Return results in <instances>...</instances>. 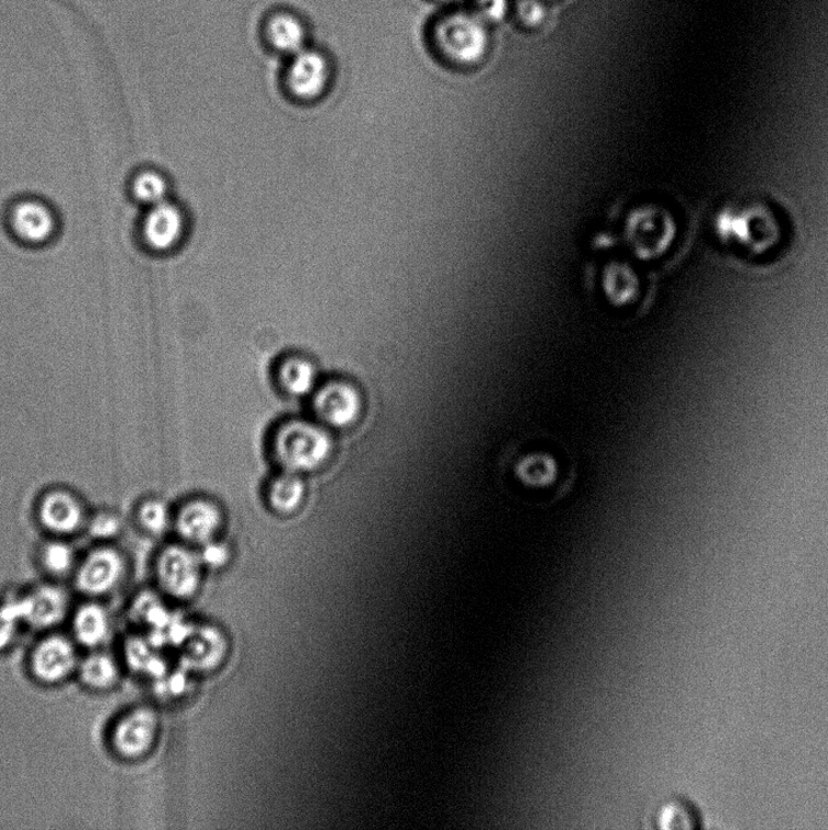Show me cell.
<instances>
[{
	"label": "cell",
	"mask_w": 828,
	"mask_h": 830,
	"mask_svg": "<svg viewBox=\"0 0 828 830\" xmlns=\"http://www.w3.org/2000/svg\"><path fill=\"white\" fill-rule=\"evenodd\" d=\"M506 488L518 499L547 503L566 497L576 482V469L554 443L520 441L508 447L500 461Z\"/></svg>",
	"instance_id": "1"
},
{
	"label": "cell",
	"mask_w": 828,
	"mask_h": 830,
	"mask_svg": "<svg viewBox=\"0 0 828 830\" xmlns=\"http://www.w3.org/2000/svg\"><path fill=\"white\" fill-rule=\"evenodd\" d=\"M715 232L722 245L754 257L772 252L783 237L777 214L761 202L726 206L716 215Z\"/></svg>",
	"instance_id": "2"
},
{
	"label": "cell",
	"mask_w": 828,
	"mask_h": 830,
	"mask_svg": "<svg viewBox=\"0 0 828 830\" xmlns=\"http://www.w3.org/2000/svg\"><path fill=\"white\" fill-rule=\"evenodd\" d=\"M430 36L441 59L459 68L482 64L492 43L488 25L474 11H454L441 16Z\"/></svg>",
	"instance_id": "3"
},
{
	"label": "cell",
	"mask_w": 828,
	"mask_h": 830,
	"mask_svg": "<svg viewBox=\"0 0 828 830\" xmlns=\"http://www.w3.org/2000/svg\"><path fill=\"white\" fill-rule=\"evenodd\" d=\"M162 733V720L153 706L134 705L121 711L110 723L107 745L110 753L124 764H137L156 751Z\"/></svg>",
	"instance_id": "4"
},
{
	"label": "cell",
	"mask_w": 828,
	"mask_h": 830,
	"mask_svg": "<svg viewBox=\"0 0 828 830\" xmlns=\"http://www.w3.org/2000/svg\"><path fill=\"white\" fill-rule=\"evenodd\" d=\"M274 456L284 471L307 474L328 463L333 452L330 433L305 420L286 422L273 441Z\"/></svg>",
	"instance_id": "5"
},
{
	"label": "cell",
	"mask_w": 828,
	"mask_h": 830,
	"mask_svg": "<svg viewBox=\"0 0 828 830\" xmlns=\"http://www.w3.org/2000/svg\"><path fill=\"white\" fill-rule=\"evenodd\" d=\"M80 656V648L69 633L45 631L26 655L27 674L40 686H62L76 678Z\"/></svg>",
	"instance_id": "6"
},
{
	"label": "cell",
	"mask_w": 828,
	"mask_h": 830,
	"mask_svg": "<svg viewBox=\"0 0 828 830\" xmlns=\"http://www.w3.org/2000/svg\"><path fill=\"white\" fill-rule=\"evenodd\" d=\"M334 76L332 55L312 43L306 49L285 59L281 80L291 100L311 103L329 93Z\"/></svg>",
	"instance_id": "7"
},
{
	"label": "cell",
	"mask_w": 828,
	"mask_h": 830,
	"mask_svg": "<svg viewBox=\"0 0 828 830\" xmlns=\"http://www.w3.org/2000/svg\"><path fill=\"white\" fill-rule=\"evenodd\" d=\"M126 572V561L122 553L110 546H101L91 550L78 562L73 582L79 595L103 601L120 589L125 582Z\"/></svg>",
	"instance_id": "8"
},
{
	"label": "cell",
	"mask_w": 828,
	"mask_h": 830,
	"mask_svg": "<svg viewBox=\"0 0 828 830\" xmlns=\"http://www.w3.org/2000/svg\"><path fill=\"white\" fill-rule=\"evenodd\" d=\"M258 34L263 47L284 60L313 43L310 21L290 7L267 10L260 22Z\"/></svg>",
	"instance_id": "9"
},
{
	"label": "cell",
	"mask_w": 828,
	"mask_h": 830,
	"mask_svg": "<svg viewBox=\"0 0 828 830\" xmlns=\"http://www.w3.org/2000/svg\"><path fill=\"white\" fill-rule=\"evenodd\" d=\"M202 560L191 550L170 545L162 550L155 563V579L159 590L174 599L192 598L200 589Z\"/></svg>",
	"instance_id": "10"
},
{
	"label": "cell",
	"mask_w": 828,
	"mask_h": 830,
	"mask_svg": "<svg viewBox=\"0 0 828 830\" xmlns=\"http://www.w3.org/2000/svg\"><path fill=\"white\" fill-rule=\"evenodd\" d=\"M25 627L42 632L56 630L73 612V599L56 582H46L18 595Z\"/></svg>",
	"instance_id": "11"
},
{
	"label": "cell",
	"mask_w": 828,
	"mask_h": 830,
	"mask_svg": "<svg viewBox=\"0 0 828 830\" xmlns=\"http://www.w3.org/2000/svg\"><path fill=\"white\" fill-rule=\"evenodd\" d=\"M312 408L318 419L332 429L343 430L353 425L363 412V398L352 384L332 380L314 395Z\"/></svg>",
	"instance_id": "12"
},
{
	"label": "cell",
	"mask_w": 828,
	"mask_h": 830,
	"mask_svg": "<svg viewBox=\"0 0 828 830\" xmlns=\"http://www.w3.org/2000/svg\"><path fill=\"white\" fill-rule=\"evenodd\" d=\"M186 217L178 204L167 200L148 207L142 223L145 246L156 255L177 250L186 235Z\"/></svg>",
	"instance_id": "13"
},
{
	"label": "cell",
	"mask_w": 828,
	"mask_h": 830,
	"mask_svg": "<svg viewBox=\"0 0 828 830\" xmlns=\"http://www.w3.org/2000/svg\"><path fill=\"white\" fill-rule=\"evenodd\" d=\"M69 635L80 650L104 649L113 637L114 622L110 609L101 599L86 598L73 609L67 620Z\"/></svg>",
	"instance_id": "14"
},
{
	"label": "cell",
	"mask_w": 828,
	"mask_h": 830,
	"mask_svg": "<svg viewBox=\"0 0 828 830\" xmlns=\"http://www.w3.org/2000/svg\"><path fill=\"white\" fill-rule=\"evenodd\" d=\"M9 224L11 232L29 246L49 244L58 228L52 207L34 199L15 203L10 210Z\"/></svg>",
	"instance_id": "15"
},
{
	"label": "cell",
	"mask_w": 828,
	"mask_h": 830,
	"mask_svg": "<svg viewBox=\"0 0 828 830\" xmlns=\"http://www.w3.org/2000/svg\"><path fill=\"white\" fill-rule=\"evenodd\" d=\"M124 665L107 649L87 651L81 654L76 679L91 694L107 695L119 688L124 677Z\"/></svg>",
	"instance_id": "16"
},
{
	"label": "cell",
	"mask_w": 828,
	"mask_h": 830,
	"mask_svg": "<svg viewBox=\"0 0 828 830\" xmlns=\"http://www.w3.org/2000/svg\"><path fill=\"white\" fill-rule=\"evenodd\" d=\"M223 524L219 507L208 500L185 503L175 518L178 533L189 543L205 545L212 541Z\"/></svg>",
	"instance_id": "17"
},
{
	"label": "cell",
	"mask_w": 828,
	"mask_h": 830,
	"mask_svg": "<svg viewBox=\"0 0 828 830\" xmlns=\"http://www.w3.org/2000/svg\"><path fill=\"white\" fill-rule=\"evenodd\" d=\"M41 523L57 535H69L77 532L84 523L85 512L75 495L64 490L46 494L38 509Z\"/></svg>",
	"instance_id": "18"
},
{
	"label": "cell",
	"mask_w": 828,
	"mask_h": 830,
	"mask_svg": "<svg viewBox=\"0 0 828 830\" xmlns=\"http://www.w3.org/2000/svg\"><path fill=\"white\" fill-rule=\"evenodd\" d=\"M650 823L658 829H702L705 818L694 801L685 797H671L651 814Z\"/></svg>",
	"instance_id": "19"
},
{
	"label": "cell",
	"mask_w": 828,
	"mask_h": 830,
	"mask_svg": "<svg viewBox=\"0 0 828 830\" xmlns=\"http://www.w3.org/2000/svg\"><path fill=\"white\" fill-rule=\"evenodd\" d=\"M306 497V484L300 475L285 471L277 476L267 489V501L272 509L281 514H290L299 509Z\"/></svg>",
	"instance_id": "20"
},
{
	"label": "cell",
	"mask_w": 828,
	"mask_h": 830,
	"mask_svg": "<svg viewBox=\"0 0 828 830\" xmlns=\"http://www.w3.org/2000/svg\"><path fill=\"white\" fill-rule=\"evenodd\" d=\"M278 383L291 397H306L317 385V368L302 357H288L278 367Z\"/></svg>",
	"instance_id": "21"
},
{
	"label": "cell",
	"mask_w": 828,
	"mask_h": 830,
	"mask_svg": "<svg viewBox=\"0 0 828 830\" xmlns=\"http://www.w3.org/2000/svg\"><path fill=\"white\" fill-rule=\"evenodd\" d=\"M42 569L55 582L71 576L77 568L75 550L63 540H54L41 549Z\"/></svg>",
	"instance_id": "22"
},
{
	"label": "cell",
	"mask_w": 828,
	"mask_h": 830,
	"mask_svg": "<svg viewBox=\"0 0 828 830\" xmlns=\"http://www.w3.org/2000/svg\"><path fill=\"white\" fill-rule=\"evenodd\" d=\"M134 199L148 207L165 202L169 196V182L162 173L154 169L139 171L132 181Z\"/></svg>",
	"instance_id": "23"
},
{
	"label": "cell",
	"mask_w": 828,
	"mask_h": 830,
	"mask_svg": "<svg viewBox=\"0 0 828 830\" xmlns=\"http://www.w3.org/2000/svg\"><path fill=\"white\" fill-rule=\"evenodd\" d=\"M23 622L18 596H10L0 601V654L14 648L20 638Z\"/></svg>",
	"instance_id": "24"
},
{
	"label": "cell",
	"mask_w": 828,
	"mask_h": 830,
	"mask_svg": "<svg viewBox=\"0 0 828 830\" xmlns=\"http://www.w3.org/2000/svg\"><path fill=\"white\" fill-rule=\"evenodd\" d=\"M139 521L151 534L165 533L170 523L168 507L158 500L146 501L140 507Z\"/></svg>",
	"instance_id": "25"
},
{
	"label": "cell",
	"mask_w": 828,
	"mask_h": 830,
	"mask_svg": "<svg viewBox=\"0 0 828 830\" xmlns=\"http://www.w3.org/2000/svg\"><path fill=\"white\" fill-rule=\"evenodd\" d=\"M516 10L519 21L528 29L540 27L548 15L544 0H518Z\"/></svg>",
	"instance_id": "26"
},
{
	"label": "cell",
	"mask_w": 828,
	"mask_h": 830,
	"mask_svg": "<svg viewBox=\"0 0 828 830\" xmlns=\"http://www.w3.org/2000/svg\"><path fill=\"white\" fill-rule=\"evenodd\" d=\"M88 530L92 538L109 540L121 533L122 523L115 514L104 512L92 518Z\"/></svg>",
	"instance_id": "27"
},
{
	"label": "cell",
	"mask_w": 828,
	"mask_h": 830,
	"mask_svg": "<svg viewBox=\"0 0 828 830\" xmlns=\"http://www.w3.org/2000/svg\"><path fill=\"white\" fill-rule=\"evenodd\" d=\"M509 9L508 0H476L474 13L487 25L504 21Z\"/></svg>",
	"instance_id": "28"
},
{
	"label": "cell",
	"mask_w": 828,
	"mask_h": 830,
	"mask_svg": "<svg viewBox=\"0 0 828 830\" xmlns=\"http://www.w3.org/2000/svg\"><path fill=\"white\" fill-rule=\"evenodd\" d=\"M200 556L203 564H208V566L212 567H218L228 561L229 550L223 544L214 543V541L212 540L203 545Z\"/></svg>",
	"instance_id": "29"
},
{
	"label": "cell",
	"mask_w": 828,
	"mask_h": 830,
	"mask_svg": "<svg viewBox=\"0 0 828 830\" xmlns=\"http://www.w3.org/2000/svg\"><path fill=\"white\" fill-rule=\"evenodd\" d=\"M442 2H456V0H442Z\"/></svg>",
	"instance_id": "30"
}]
</instances>
